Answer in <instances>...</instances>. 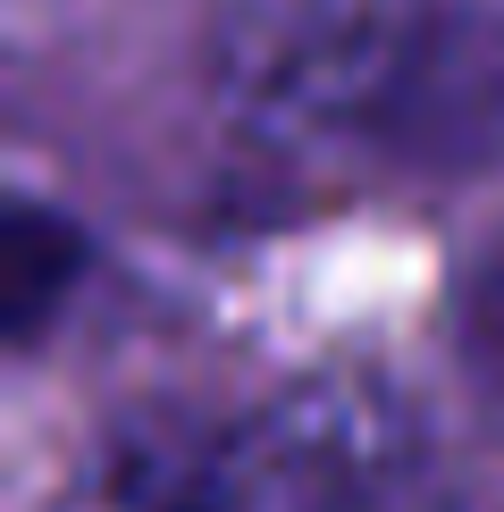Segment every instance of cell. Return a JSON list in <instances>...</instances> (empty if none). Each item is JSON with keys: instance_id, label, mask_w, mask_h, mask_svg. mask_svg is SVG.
<instances>
[{"instance_id": "3957f363", "label": "cell", "mask_w": 504, "mask_h": 512, "mask_svg": "<svg viewBox=\"0 0 504 512\" xmlns=\"http://www.w3.org/2000/svg\"><path fill=\"white\" fill-rule=\"evenodd\" d=\"M395 0H236L219 26V93L278 152H345L362 76Z\"/></svg>"}, {"instance_id": "6da1fadb", "label": "cell", "mask_w": 504, "mask_h": 512, "mask_svg": "<svg viewBox=\"0 0 504 512\" xmlns=\"http://www.w3.org/2000/svg\"><path fill=\"white\" fill-rule=\"evenodd\" d=\"M345 152L412 177L504 168V9L479 0H395Z\"/></svg>"}, {"instance_id": "5b68a950", "label": "cell", "mask_w": 504, "mask_h": 512, "mask_svg": "<svg viewBox=\"0 0 504 512\" xmlns=\"http://www.w3.org/2000/svg\"><path fill=\"white\" fill-rule=\"evenodd\" d=\"M462 353L504 387V227L471 261V277H462Z\"/></svg>"}, {"instance_id": "7a4b0ae2", "label": "cell", "mask_w": 504, "mask_h": 512, "mask_svg": "<svg viewBox=\"0 0 504 512\" xmlns=\"http://www.w3.org/2000/svg\"><path fill=\"white\" fill-rule=\"evenodd\" d=\"M412 471V412L370 378H311L252 412L194 471L185 512H353Z\"/></svg>"}, {"instance_id": "277c9868", "label": "cell", "mask_w": 504, "mask_h": 512, "mask_svg": "<svg viewBox=\"0 0 504 512\" xmlns=\"http://www.w3.org/2000/svg\"><path fill=\"white\" fill-rule=\"evenodd\" d=\"M68 269H76V236H59L51 219H17V244H9V311H17V328H34L42 311H51V294L68 286Z\"/></svg>"}, {"instance_id": "8992f818", "label": "cell", "mask_w": 504, "mask_h": 512, "mask_svg": "<svg viewBox=\"0 0 504 512\" xmlns=\"http://www.w3.org/2000/svg\"><path fill=\"white\" fill-rule=\"evenodd\" d=\"M353 512H479V504H471V496H454L446 479H429V471L412 462V471H395L387 487H370Z\"/></svg>"}]
</instances>
